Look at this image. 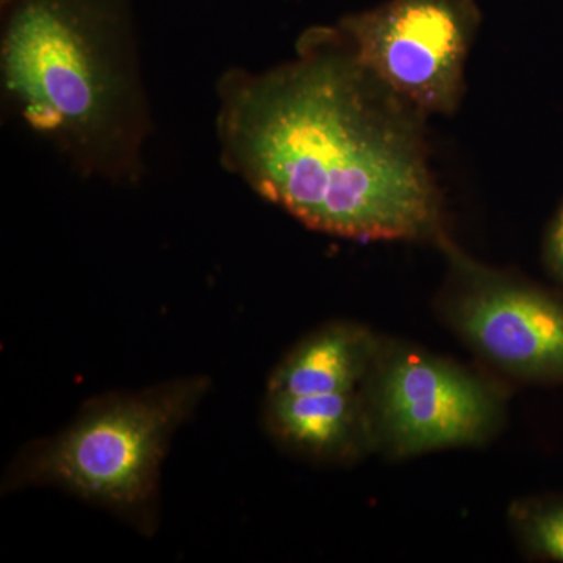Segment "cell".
Masks as SVG:
<instances>
[{"instance_id":"cell-3","label":"cell","mask_w":563,"mask_h":563,"mask_svg":"<svg viewBox=\"0 0 563 563\" xmlns=\"http://www.w3.org/2000/svg\"><path fill=\"white\" fill-rule=\"evenodd\" d=\"M209 387L190 377L92 401L60 435L27 448L3 490L57 485L146 528L169 439Z\"/></svg>"},{"instance_id":"cell-1","label":"cell","mask_w":563,"mask_h":563,"mask_svg":"<svg viewBox=\"0 0 563 563\" xmlns=\"http://www.w3.org/2000/svg\"><path fill=\"white\" fill-rule=\"evenodd\" d=\"M220 99L225 165L307 228L361 242L446 239L426 118L340 32L309 36L265 73H229Z\"/></svg>"},{"instance_id":"cell-6","label":"cell","mask_w":563,"mask_h":563,"mask_svg":"<svg viewBox=\"0 0 563 563\" xmlns=\"http://www.w3.org/2000/svg\"><path fill=\"white\" fill-rule=\"evenodd\" d=\"M453 272L446 318L485 361L528 380L563 383V299L493 272L444 239Z\"/></svg>"},{"instance_id":"cell-5","label":"cell","mask_w":563,"mask_h":563,"mask_svg":"<svg viewBox=\"0 0 563 563\" xmlns=\"http://www.w3.org/2000/svg\"><path fill=\"white\" fill-rule=\"evenodd\" d=\"M476 27L470 0H391L344 20L340 35L385 87L428 118L461 106Z\"/></svg>"},{"instance_id":"cell-10","label":"cell","mask_w":563,"mask_h":563,"mask_svg":"<svg viewBox=\"0 0 563 563\" xmlns=\"http://www.w3.org/2000/svg\"><path fill=\"white\" fill-rule=\"evenodd\" d=\"M544 261L550 272L563 282V203L551 221L544 239Z\"/></svg>"},{"instance_id":"cell-9","label":"cell","mask_w":563,"mask_h":563,"mask_svg":"<svg viewBox=\"0 0 563 563\" xmlns=\"http://www.w3.org/2000/svg\"><path fill=\"white\" fill-rule=\"evenodd\" d=\"M512 520L533 553L563 562V498L517 504Z\"/></svg>"},{"instance_id":"cell-2","label":"cell","mask_w":563,"mask_h":563,"mask_svg":"<svg viewBox=\"0 0 563 563\" xmlns=\"http://www.w3.org/2000/svg\"><path fill=\"white\" fill-rule=\"evenodd\" d=\"M3 95L84 172L133 179L147 106L135 51L69 0H18L0 43Z\"/></svg>"},{"instance_id":"cell-4","label":"cell","mask_w":563,"mask_h":563,"mask_svg":"<svg viewBox=\"0 0 563 563\" xmlns=\"http://www.w3.org/2000/svg\"><path fill=\"white\" fill-rule=\"evenodd\" d=\"M365 385L372 443L396 457L483 443L501 415L481 377L410 346H380Z\"/></svg>"},{"instance_id":"cell-8","label":"cell","mask_w":563,"mask_h":563,"mask_svg":"<svg viewBox=\"0 0 563 563\" xmlns=\"http://www.w3.org/2000/svg\"><path fill=\"white\" fill-rule=\"evenodd\" d=\"M266 420L280 442L318 457H343L372 444L362 391L266 396Z\"/></svg>"},{"instance_id":"cell-7","label":"cell","mask_w":563,"mask_h":563,"mask_svg":"<svg viewBox=\"0 0 563 563\" xmlns=\"http://www.w3.org/2000/svg\"><path fill=\"white\" fill-rule=\"evenodd\" d=\"M380 346L361 325H328L280 362L269 377L266 396L357 391L372 373Z\"/></svg>"}]
</instances>
